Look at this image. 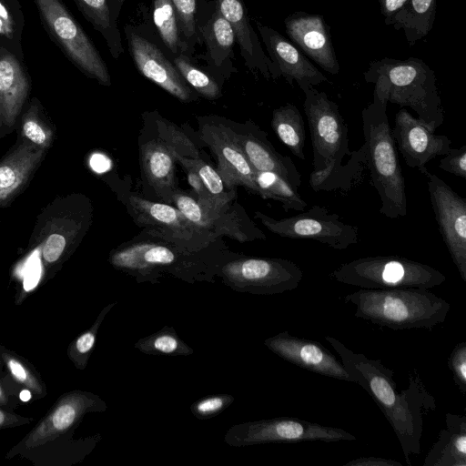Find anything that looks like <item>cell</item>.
I'll return each instance as SVG.
<instances>
[{
	"mask_svg": "<svg viewBox=\"0 0 466 466\" xmlns=\"http://www.w3.org/2000/svg\"><path fill=\"white\" fill-rule=\"evenodd\" d=\"M324 338L339 356L353 382L364 389L382 411L399 440L406 463L410 466L411 455L421 451L424 417L437 409L434 397L419 373L410 372L407 389L397 391L394 371L380 359L356 353L336 338Z\"/></svg>",
	"mask_w": 466,
	"mask_h": 466,
	"instance_id": "cell-1",
	"label": "cell"
},
{
	"mask_svg": "<svg viewBox=\"0 0 466 466\" xmlns=\"http://www.w3.org/2000/svg\"><path fill=\"white\" fill-rule=\"evenodd\" d=\"M301 90L313 152L309 186L315 192H348L367 168L364 147L350 150L349 127L338 105L325 92L313 86Z\"/></svg>",
	"mask_w": 466,
	"mask_h": 466,
	"instance_id": "cell-2",
	"label": "cell"
},
{
	"mask_svg": "<svg viewBox=\"0 0 466 466\" xmlns=\"http://www.w3.org/2000/svg\"><path fill=\"white\" fill-rule=\"evenodd\" d=\"M232 253L223 241L208 248L191 250L142 229L112 249L109 262L138 282L157 280L165 274L194 282L210 280Z\"/></svg>",
	"mask_w": 466,
	"mask_h": 466,
	"instance_id": "cell-3",
	"label": "cell"
},
{
	"mask_svg": "<svg viewBox=\"0 0 466 466\" xmlns=\"http://www.w3.org/2000/svg\"><path fill=\"white\" fill-rule=\"evenodd\" d=\"M364 79L375 85L373 95L410 107L431 131L443 124L444 108L434 71L421 59L384 57L372 61L364 72Z\"/></svg>",
	"mask_w": 466,
	"mask_h": 466,
	"instance_id": "cell-4",
	"label": "cell"
},
{
	"mask_svg": "<svg viewBox=\"0 0 466 466\" xmlns=\"http://www.w3.org/2000/svg\"><path fill=\"white\" fill-rule=\"evenodd\" d=\"M355 316L394 330L426 329L445 321L451 304L420 288L360 289L343 298Z\"/></svg>",
	"mask_w": 466,
	"mask_h": 466,
	"instance_id": "cell-5",
	"label": "cell"
},
{
	"mask_svg": "<svg viewBox=\"0 0 466 466\" xmlns=\"http://www.w3.org/2000/svg\"><path fill=\"white\" fill-rule=\"evenodd\" d=\"M387 104L373 95V101L362 110V146L371 184L381 201L380 213L389 218H398L407 215V196L387 116Z\"/></svg>",
	"mask_w": 466,
	"mask_h": 466,
	"instance_id": "cell-6",
	"label": "cell"
},
{
	"mask_svg": "<svg viewBox=\"0 0 466 466\" xmlns=\"http://www.w3.org/2000/svg\"><path fill=\"white\" fill-rule=\"evenodd\" d=\"M334 280L360 289L420 288L441 285L440 270L400 256H370L339 265L330 273Z\"/></svg>",
	"mask_w": 466,
	"mask_h": 466,
	"instance_id": "cell-7",
	"label": "cell"
},
{
	"mask_svg": "<svg viewBox=\"0 0 466 466\" xmlns=\"http://www.w3.org/2000/svg\"><path fill=\"white\" fill-rule=\"evenodd\" d=\"M49 38L86 76L111 86L106 62L79 23L61 0H33Z\"/></svg>",
	"mask_w": 466,
	"mask_h": 466,
	"instance_id": "cell-8",
	"label": "cell"
},
{
	"mask_svg": "<svg viewBox=\"0 0 466 466\" xmlns=\"http://www.w3.org/2000/svg\"><path fill=\"white\" fill-rule=\"evenodd\" d=\"M216 276L239 292L274 295L297 289L303 272L295 262L287 258L232 253L218 266Z\"/></svg>",
	"mask_w": 466,
	"mask_h": 466,
	"instance_id": "cell-9",
	"label": "cell"
},
{
	"mask_svg": "<svg viewBox=\"0 0 466 466\" xmlns=\"http://www.w3.org/2000/svg\"><path fill=\"white\" fill-rule=\"evenodd\" d=\"M122 199L136 225L167 241L191 250H201L222 242L221 238L191 223L171 204L131 193Z\"/></svg>",
	"mask_w": 466,
	"mask_h": 466,
	"instance_id": "cell-10",
	"label": "cell"
},
{
	"mask_svg": "<svg viewBox=\"0 0 466 466\" xmlns=\"http://www.w3.org/2000/svg\"><path fill=\"white\" fill-rule=\"evenodd\" d=\"M357 438L341 428L321 425L294 417L242 422L232 426L224 441L234 447L268 443H298L303 441L337 442Z\"/></svg>",
	"mask_w": 466,
	"mask_h": 466,
	"instance_id": "cell-11",
	"label": "cell"
},
{
	"mask_svg": "<svg viewBox=\"0 0 466 466\" xmlns=\"http://www.w3.org/2000/svg\"><path fill=\"white\" fill-rule=\"evenodd\" d=\"M254 218L271 233L290 239H310L343 250L359 242V228L340 220L322 206L313 205L305 212L276 219L261 211Z\"/></svg>",
	"mask_w": 466,
	"mask_h": 466,
	"instance_id": "cell-12",
	"label": "cell"
},
{
	"mask_svg": "<svg viewBox=\"0 0 466 466\" xmlns=\"http://www.w3.org/2000/svg\"><path fill=\"white\" fill-rule=\"evenodd\" d=\"M198 137L215 155L216 170L228 189L243 187L257 195L255 171L235 137L228 119L215 115L197 116Z\"/></svg>",
	"mask_w": 466,
	"mask_h": 466,
	"instance_id": "cell-13",
	"label": "cell"
},
{
	"mask_svg": "<svg viewBox=\"0 0 466 466\" xmlns=\"http://www.w3.org/2000/svg\"><path fill=\"white\" fill-rule=\"evenodd\" d=\"M427 187L442 240L460 277L466 282V199L427 171Z\"/></svg>",
	"mask_w": 466,
	"mask_h": 466,
	"instance_id": "cell-14",
	"label": "cell"
},
{
	"mask_svg": "<svg viewBox=\"0 0 466 466\" xmlns=\"http://www.w3.org/2000/svg\"><path fill=\"white\" fill-rule=\"evenodd\" d=\"M170 204L191 223L217 238L228 237L240 243L266 239L265 233L237 200L227 210H211L201 207L191 191L177 187L171 196Z\"/></svg>",
	"mask_w": 466,
	"mask_h": 466,
	"instance_id": "cell-15",
	"label": "cell"
},
{
	"mask_svg": "<svg viewBox=\"0 0 466 466\" xmlns=\"http://www.w3.org/2000/svg\"><path fill=\"white\" fill-rule=\"evenodd\" d=\"M124 31L133 62L142 76L184 103L198 100L199 96L157 45L130 25H126Z\"/></svg>",
	"mask_w": 466,
	"mask_h": 466,
	"instance_id": "cell-16",
	"label": "cell"
},
{
	"mask_svg": "<svg viewBox=\"0 0 466 466\" xmlns=\"http://www.w3.org/2000/svg\"><path fill=\"white\" fill-rule=\"evenodd\" d=\"M391 135L405 164L422 175L431 159L445 156L451 148L447 136L435 134L403 107L396 113Z\"/></svg>",
	"mask_w": 466,
	"mask_h": 466,
	"instance_id": "cell-17",
	"label": "cell"
},
{
	"mask_svg": "<svg viewBox=\"0 0 466 466\" xmlns=\"http://www.w3.org/2000/svg\"><path fill=\"white\" fill-rule=\"evenodd\" d=\"M264 345L273 353L306 370L353 382L341 361L321 343L299 338L285 330L264 340Z\"/></svg>",
	"mask_w": 466,
	"mask_h": 466,
	"instance_id": "cell-18",
	"label": "cell"
},
{
	"mask_svg": "<svg viewBox=\"0 0 466 466\" xmlns=\"http://www.w3.org/2000/svg\"><path fill=\"white\" fill-rule=\"evenodd\" d=\"M235 137L255 172H273L299 189L301 174L291 157L281 155L268 139V134L253 121L238 123L228 119Z\"/></svg>",
	"mask_w": 466,
	"mask_h": 466,
	"instance_id": "cell-19",
	"label": "cell"
},
{
	"mask_svg": "<svg viewBox=\"0 0 466 466\" xmlns=\"http://www.w3.org/2000/svg\"><path fill=\"white\" fill-rule=\"evenodd\" d=\"M284 25L291 42L305 55L325 71L339 72L329 26L322 15L298 11L287 16Z\"/></svg>",
	"mask_w": 466,
	"mask_h": 466,
	"instance_id": "cell-20",
	"label": "cell"
},
{
	"mask_svg": "<svg viewBox=\"0 0 466 466\" xmlns=\"http://www.w3.org/2000/svg\"><path fill=\"white\" fill-rule=\"evenodd\" d=\"M258 30L266 46L268 57L278 69L280 76L299 88L317 86L327 82L328 78L307 58V56L289 39L275 29L256 22Z\"/></svg>",
	"mask_w": 466,
	"mask_h": 466,
	"instance_id": "cell-21",
	"label": "cell"
},
{
	"mask_svg": "<svg viewBox=\"0 0 466 466\" xmlns=\"http://www.w3.org/2000/svg\"><path fill=\"white\" fill-rule=\"evenodd\" d=\"M139 163L145 184L161 202L170 204L176 187V158L173 150L148 131L141 130Z\"/></svg>",
	"mask_w": 466,
	"mask_h": 466,
	"instance_id": "cell-22",
	"label": "cell"
},
{
	"mask_svg": "<svg viewBox=\"0 0 466 466\" xmlns=\"http://www.w3.org/2000/svg\"><path fill=\"white\" fill-rule=\"evenodd\" d=\"M214 3L235 32L244 65L250 71L258 72L267 79L279 78L280 75L278 69L265 54L250 24L244 0H214Z\"/></svg>",
	"mask_w": 466,
	"mask_h": 466,
	"instance_id": "cell-23",
	"label": "cell"
},
{
	"mask_svg": "<svg viewBox=\"0 0 466 466\" xmlns=\"http://www.w3.org/2000/svg\"><path fill=\"white\" fill-rule=\"evenodd\" d=\"M30 88L24 56L0 43V116H15Z\"/></svg>",
	"mask_w": 466,
	"mask_h": 466,
	"instance_id": "cell-24",
	"label": "cell"
},
{
	"mask_svg": "<svg viewBox=\"0 0 466 466\" xmlns=\"http://www.w3.org/2000/svg\"><path fill=\"white\" fill-rule=\"evenodd\" d=\"M422 466H466V415L446 413L445 428L440 431Z\"/></svg>",
	"mask_w": 466,
	"mask_h": 466,
	"instance_id": "cell-25",
	"label": "cell"
},
{
	"mask_svg": "<svg viewBox=\"0 0 466 466\" xmlns=\"http://www.w3.org/2000/svg\"><path fill=\"white\" fill-rule=\"evenodd\" d=\"M198 29L201 43L206 45V59L210 67L221 71L227 65H230L236 35L215 3L212 13L205 22L198 25Z\"/></svg>",
	"mask_w": 466,
	"mask_h": 466,
	"instance_id": "cell-26",
	"label": "cell"
},
{
	"mask_svg": "<svg viewBox=\"0 0 466 466\" xmlns=\"http://www.w3.org/2000/svg\"><path fill=\"white\" fill-rule=\"evenodd\" d=\"M83 16L101 34L113 58L124 52L114 0H74Z\"/></svg>",
	"mask_w": 466,
	"mask_h": 466,
	"instance_id": "cell-27",
	"label": "cell"
},
{
	"mask_svg": "<svg viewBox=\"0 0 466 466\" xmlns=\"http://www.w3.org/2000/svg\"><path fill=\"white\" fill-rule=\"evenodd\" d=\"M437 0H408L394 15L390 25L404 31L407 42L414 46L432 29L436 17Z\"/></svg>",
	"mask_w": 466,
	"mask_h": 466,
	"instance_id": "cell-28",
	"label": "cell"
},
{
	"mask_svg": "<svg viewBox=\"0 0 466 466\" xmlns=\"http://www.w3.org/2000/svg\"><path fill=\"white\" fill-rule=\"evenodd\" d=\"M270 126L280 141L298 158L304 160L306 130L304 120L298 107L287 103L272 112Z\"/></svg>",
	"mask_w": 466,
	"mask_h": 466,
	"instance_id": "cell-29",
	"label": "cell"
},
{
	"mask_svg": "<svg viewBox=\"0 0 466 466\" xmlns=\"http://www.w3.org/2000/svg\"><path fill=\"white\" fill-rule=\"evenodd\" d=\"M144 129L161 139L178 155L187 157H200V152L183 127L163 117L158 112L143 114Z\"/></svg>",
	"mask_w": 466,
	"mask_h": 466,
	"instance_id": "cell-30",
	"label": "cell"
},
{
	"mask_svg": "<svg viewBox=\"0 0 466 466\" xmlns=\"http://www.w3.org/2000/svg\"><path fill=\"white\" fill-rule=\"evenodd\" d=\"M40 153L18 150L0 164V204L7 201L28 179Z\"/></svg>",
	"mask_w": 466,
	"mask_h": 466,
	"instance_id": "cell-31",
	"label": "cell"
},
{
	"mask_svg": "<svg viewBox=\"0 0 466 466\" xmlns=\"http://www.w3.org/2000/svg\"><path fill=\"white\" fill-rule=\"evenodd\" d=\"M173 153L186 170H193L199 176L218 210H226L233 206L237 198L236 189H228L214 167L201 157H187L175 151Z\"/></svg>",
	"mask_w": 466,
	"mask_h": 466,
	"instance_id": "cell-32",
	"label": "cell"
},
{
	"mask_svg": "<svg viewBox=\"0 0 466 466\" xmlns=\"http://www.w3.org/2000/svg\"><path fill=\"white\" fill-rule=\"evenodd\" d=\"M255 183L257 195L264 199L279 201L285 211L290 209L303 211L308 206L307 202L301 198L299 189L276 173L268 171L255 172Z\"/></svg>",
	"mask_w": 466,
	"mask_h": 466,
	"instance_id": "cell-33",
	"label": "cell"
},
{
	"mask_svg": "<svg viewBox=\"0 0 466 466\" xmlns=\"http://www.w3.org/2000/svg\"><path fill=\"white\" fill-rule=\"evenodd\" d=\"M153 22L158 35L172 56L191 57L181 37L178 21L171 0H153Z\"/></svg>",
	"mask_w": 466,
	"mask_h": 466,
	"instance_id": "cell-34",
	"label": "cell"
},
{
	"mask_svg": "<svg viewBox=\"0 0 466 466\" xmlns=\"http://www.w3.org/2000/svg\"><path fill=\"white\" fill-rule=\"evenodd\" d=\"M135 348L140 352L157 356H188L194 350L180 339L176 330L169 326L139 339Z\"/></svg>",
	"mask_w": 466,
	"mask_h": 466,
	"instance_id": "cell-35",
	"label": "cell"
},
{
	"mask_svg": "<svg viewBox=\"0 0 466 466\" xmlns=\"http://www.w3.org/2000/svg\"><path fill=\"white\" fill-rule=\"evenodd\" d=\"M25 15L19 0H0V43L24 56Z\"/></svg>",
	"mask_w": 466,
	"mask_h": 466,
	"instance_id": "cell-36",
	"label": "cell"
},
{
	"mask_svg": "<svg viewBox=\"0 0 466 466\" xmlns=\"http://www.w3.org/2000/svg\"><path fill=\"white\" fill-rule=\"evenodd\" d=\"M188 86L200 96L215 100L222 96L220 86L211 75L198 68L191 57L178 54L171 59Z\"/></svg>",
	"mask_w": 466,
	"mask_h": 466,
	"instance_id": "cell-37",
	"label": "cell"
},
{
	"mask_svg": "<svg viewBox=\"0 0 466 466\" xmlns=\"http://www.w3.org/2000/svg\"><path fill=\"white\" fill-rule=\"evenodd\" d=\"M183 42L191 56L197 43H201L198 29V0H171Z\"/></svg>",
	"mask_w": 466,
	"mask_h": 466,
	"instance_id": "cell-38",
	"label": "cell"
},
{
	"mask_svg": "<svg viewBox=\"0 0 466 466\" xmlns=\"http://www.w3.org/2000/svg\"><path fill=\"white\" fill-rule=\"evenodd\" d=\"M234 400V397L228 393L211 395L194 402L190 406V410L198 419L207 420L221 413Z\"/></svg>",
	"mask_w": 466,
	"mask_h": 466,
	"instance_id": "cell-39",
	"label": "cell"
},
{
	"mask_svg": "<svg viewBox=\"0 0 466 466\" xmlns=\"http://www.w3.org/2000/svg\"><path fill=\"white\" fill-rule=\"evenodd\" d=\"M448 367L453 380L462 395L466 393V342H459L448 358Z\"/></svg>",
	"mask_w": 466,
	"mask_h": 466,
	"instance_id": "cell-40",
	"label": "cell"
},
{
	"mask_svg": "<svg viewBox=\"0 0 466 466\" xmlns=\"http://www.w3.org/2000/svg\"><path fill=\"white\" fill-rule=\"evenodd\" d=\"M439 167L458 177L466 179V146L451 148L439 161Z\"/></svg>",
	"mask_w": 466,
	"mask_h": 466,
	"instance_id": "cell-41",
	"label": "cell"
},
{
	"mask_svg": "<svg viewBox=\"0 0 466 466\" xmlns=\"http://www.w3.org/2000/svg\"><path fill=\"white\" fill-rule=\"evenodd\" d=\"M66 240L59 234L50 235L43 248V257L48 262H54L59 258L66 248Z\"/></svg>",
	"mask_w": 466,
	"mask_h": 466,
	"instance_id": "cell-42",
	"label": "cell"
},
{
	"mask_svg": "<svg viewBox=\"0 0 466 466\" xmlns=\"http://www.w3.org/2000/svg\"><path fill=\"white\" fill-rule=\"evenodd\" d=\"M24 135L33 143L45 146L48 137L43 127L34 119H26L23 125Z\"/></svg>",
	"mask_w": 466,
	"mask_h": 466,
	"instance_id": "cell-43",
	"label": "cell"
},
{
	"mask_svg": "<svg viewBox=\"0 0 466 466\" xmlns=\"http://www.w3.org/2000/svg\"><path fill=\"white\" fill-rule=\"evenodd\" d=\"M75 419V408L72 405L66 404L56 410L52 417V421L57 430H65L74 422Z\"/></svg>",
	"mask_w": 466,
	"mask_h": 466,
	"instance_id": "cell-44",
	"label": "cell"
},
{
	"mask_svg": "<svg viewBox=\"0 0 466 466\" xmlns=\"http://www.w3.org/2000/svg\"><path fill=\"white\" fill-rule=\"evenodd\" d=\"M344 466H402L400 462L395 460L381 457H360L353 459Z\"/></svg>",
	"mask_w": 466,
	"mask_h": 466,
	"instance_id": "cell-45",
	"label": "cell"
},
{
	"mask_svg": "<svg viewBox=\"0 0 466 466\" xmlns=\"http://www.w3.org/2000/svg\"><path fill=\"white\" fill-rule=\"evenodd\" d=\"M384 23L390 25L394 15L404 6L408 0H378Z\"/></svg>",
	"mask_w": 466,
	"mask_h": 466,
	"instance_id": "cell-46",
	"label": "cell"
},
{
	"mask_svg": "<svg viewBox=\"0 0 466 466\" xmlns=\"http://www.w3.org/2000/svg\"><path fill=\"white\" fill-rule=\"evenodd\" d=\"M96 341V331H87L80 336L76 343V350L81 354H87Z\"/></svg>",
	"mask_w": 466,
	"mask_h": 466,
	"instance_id": "cell-47",
	"label": "cell"
},
{
	"mask_svg": "<svg viewBox=\"0 0 466 466\" xmlns=\"http://www.w3.org/2000/svg\"><path fill=\"white\" fill-rule=\"evenodd\" d=\"M9 368L13 373V375L19 380H25L26 378V373L23 366L15 360H11L9 361Z\"/></svg>",
	"mask_w": 466,
	"mask_h": 466,
	"instance_id": "cell-48",
	"label": "cell"
},
{
	"mask_svg": "<svg viewBox=\"0 0 466 466\" xmlns=\"http://www.w3.org/2000/svg\"><path fill=\"white\" fill-rule=\"evenodd\" d=\"M91 166L96 171H102L106 167V160L102 156H93L91 159Z\"/></svg>",
	"mask_w": 466,
	"mask_h": 466,
	"instance_id": "cell-49",
	"label": "cell"
},
{
	"mask_svg": "<svg viewBox=\"0 0 466 466\" xmlns=\"http://www.w3.org/2000/svg\"><path fill=\"white\" fill-rule=\"evenodd\" d=\"M31 398V393L29 390H24L20 392V399L23 401H27Z\"/></svg>",
	"mask_w": 466,
	"mask_h": 466,
	"instance_id": "cell-50",
	"label": "cell"
},
{
	"mask_svg": "<svg viewBox=\"0 0 466 466\" xmlns=\"http://www.w3.org/2000/svg\"><path fill=\"white\" fill-rule=\"evenodd\" d=\"M126 0H114L116 10L120 13L121 7Z\"/></svg>",
	"mask_w": 466,
	"mask_h": 466,
	"instance_id": "cell-51",
	"label": "cell"
},
{
	"mask_svg": "<svg viewBox=\"0 0 466 466\" xmlns=\"http://www.w3.org/2000/svg\"><path fill=\"white\" fill-rule=\"evenodd\" d=\"M4 421V414L0 411V424Z\"/></svg>",
	"mask_w": 466,
	"mask_h": 466,
	"instance_id": "cell-52",
	"label": "cell"
},
{
	"mask_svg": "<svg viewBox=\"0 0 466 466\" xmlns=\"http://www.w3.org/2000/svg\"><path fill=\"white\" fill-rule=\"evenodd\" d=\"M0 393H1V390H0Z\"/></svg>",
	"mask_w": 466,
	"mask_h": 466,
	"instance_id": "cell-53",
	"label": "cell"
}]
</instances>
